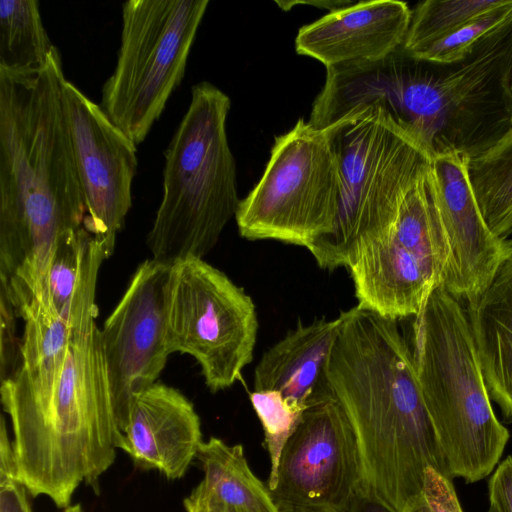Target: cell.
Wrapping results in <instances>:
<instances>
[{"instance_id":"1f68e13d","label":"cell","mask_w":512,"mask_h":512,"mask_svg":"<svg viewBox=\"0 0 512 512\" xmlns=\"http://www.w3.org/2000/svg\"><path fill=\"white\" fill-rule=\"evenodd\" d=\"M504 95L509 115V123L510 126H512V58L504 77Z\"/></svg>"},{"instance_id":"8992f818","label":"cell","mask_w":512,"mask_h":512,"mask_svg":"<svg viewBox=\"0 0 512 512\" xmlns=\"http://www.w3.org/2000/svg\"><path fill=\"white\" fill-rule=\"evenodd\" d=\"M325 130L338 161L340 192L331 230L308 248L321 269L350 264L394 222L430 153L381 108L368 106Z\"/></svg>"},{"instance_id":"5bb4252c","label":"cell","mask_w":512,"mask_h":512,"mask_svg":"<svg viewBox=\"0 0 512 512\" xmlns=\"http://www.w3.org/2000/svg\"><path fill=\"white\" fill-rule=\"evenodd\" d=\"M467 153L449 150L431 158L434 211L443 270L440 286L457 300L481 294L512 246L487 226L469 175Z\"/></svg>"},{"instance_id":"277c9868","label":"cell","mask_w":512,"mask_h":512,"mask_svg":"<svg viewBox=\"0 0 512 512\" xmlns=\"http://www.w3.org/2000/svg\"><path fill=\"white\" fill-rule=\"evenodd\" d=\"M412 355L448 477L486 478L510 434L494 413L466 309L441 286L414 317Z\"/></svg>"},{"instance_id":"44dd1931","label":"cell","mask_w":512,"mask_h":512,"mask_svg":"<svg viewBox=\"0 0 512 512\" xmlns=\"http://www.w3.org/2000/svg\"><path fill=\"white\" fill-rule=\"evenodd\" d=\"M55 48L43 25L37 0L0 1V69L39 70Z\"/></svg>"},{"instance_id":"7c38bea8","label":"cell","mask_w":512,"mask_h":512,"mask_svg":"<svg viewBox=\"0 0 512 512\" xmlns=\"http://www.w3.org/2000/svg\"><path fill=\"white\" fill-rule=\"evenodd\" d=\"M62 105L86 206L85 229L108 259L132 206L136 144L72 82H62Z\"/></svg>"},{"instance_id":"603a6c76","label":"cell","mask_w":512,"mask_h":512,"mask_svg":"<svg viewBox=\"0 0 512 512\" xmlns=\"http://www.w3.org/2000/svg\"><path fill=\"white\" fill-rule=\"evenodd\" d=\"M249 398L261 422L264 444L270 456L271 467L267 486L271 490L276 484L278 464L284 445L297 427L306 407L290 402L276 390H254Z\"/></svg>"},{"instance_id":"4dcf8cb0","label":"cell","mask_w":512,"mask_h":512,"mask_svg":"<svg viewBox=\"0 0 512 512\" xmlns=\"http://www.w3.org/2000/svg\"><path fill=\"white\" fill-rule=\"evenodd\" d=\"M276 3L280 4V5L288 4V6L285 8V10L292 8V6L296 5V4H310V5L317 6L318 8H320L319 6L321 5V8L330 9L331 12L354 4V2H352V1H309V2H300V1L279 2V1H276Z\"/></svg>"},{"instance_id":"6da1fadb","label":"cell","mask_w":512,"mask_h":512,"mask_svg":"<svg viewBox=\"0 0 512 512\" xmlns=\"http://www.w3.org/2000/svg\"><path fill=\"white\" fill-rule=\"evenodd\" d=\"M64 79L57 47L39 70L0 69V291L23 320L42 304L57 242L86 217Z\"/></svg>"},{"instance_id":"e575fe53","label":"cell","mask_w":512,"mask_h":512,"mask_svg":"<svg viewBox=\"0 0 512 512\" xmlns=\"http://www.w3.org/2000/svg\"><path fill=\"white\" fill-rule=\"evenodd\" d=\"M487 512H495L491 507H489Z\"/></svg>"},{"instance_id":"2e32d148","label":"cell","mask_w":512,"mask_h":512,"mask_svg":"<svg viewBox=\"0 0 512 512\" xmlns=\"http://www.w3.org/2000/svg\"><path fill=\"white\" fill-rule=\"evenodd\" d=\"M411 17L412 10L403 1H360L301 27L296 52L326 68L378 60L402 46Z\"/></svg>"},{"instance_id":"52a82bcc","label":"cell","mask_w":512,"mask_h":512,"mask_svg":"<svg viewBox=\"0 0 512 512\" xmlns=\"http://www.w3.org/2000/svg\"><path fill=\"white\" fill-rule=\"evenodd\" d=\"M209 0H128L116 66L100 106L136 145L181 83Z\"/></svg>"},{"instance_id":"cb8c5ba5","label":"cell","mask_w":512,"mask_h":512,"mask_svg":"<svg viewBox=\"0 0 512 512\" xmlns=\"http://www.w3.org/2000/svg\"><path fill=\"white\" fill-rule=\"evenodd\" d=\"M512 16V0L505 2L458 28L440 40L410 55L438 65H452L463 61L476 44L489 32L502 25Z\"/></svg>"},{"instance_id":"7402d4cb","label":"cell","mask_w":512,"mask_h":512,"mask_svg":"<svg viewBox=\"0 0 512 512\" xmlns=\"http://www.w3.org/2000/svg\"><path fill=\"white\" fill-rule=\"evenodd\" d=\"M505 0H426L412 10L411 22L402 44L414 53L458 28L501 6Z\"/></svg>"},{"instance_id":"d6986e66","label":"cell","mask_w":512,"mask_h":512,"mask_svg":"<svg viewBox=\"0 0 512 512\" xmlns=\"http://www.w3.org/2000/svg\"><path fill=\"white\" fill-rule=\"evenodd\" d=\"M197 459L204 473L199 485L215 502L250 512H279L268 486L250 469L241 444L210 437L202 442Z\"/></svg>"},{"instance_id":"d6a6232c","label":"cell","mask_w":512,"mask_h":512,"mask_svg":"<svg viewBox=\"0 0 512 512\" xmlns=\"http://www.w3.org/2000/svg\"><path fill=\"white\" fill-rule=\"evenodd\" d=\"M62 512H84V510L79 503H76L62 509Z\"/></svg>"},{"instance_id":"f1b7e54d","label":"cell","mask_w":512,"mask_h":512,"mask_svg":"<svg viewBox=\"0 0 512 512\" xmlns=\"http://www.w3.org/2000/svg\"><path fill=\"white\" fill-rule=\"evenodd\" d=\"M186 512H224L223 507L211 499L198 484L184 499Z\"/></svg>"},{"instance_id":"4316f807","label":"cell","mask_w":512,"mask_h":512,"mask_svg":"<svg viewBox=\"0 0 512 512\" xmlns=\"http://www.w3.org/2000/svg\"><path fill=\"white\" fill-rule=\"evenodd\" d=\"M488 488L490 507L495 512H512V456L496 466Z\"/></svg>"},{"instance_id":"4fadbf2b","label":"cell","mask_w":512,"mask_h":512,"mask_svg":"<svg viewBox=\"0 0 512 512\" xmlns=\"http://www.w3.org/2000/svg\"><path fill=\"white\" fill-rule=\"evenodd\" d=\"M171 270L172 266L154 259L142 262L100 330L121 431L132 398L156 383L171 354L167 344Z\"/></svg>"},{"instance_id":"ba28073f","label":"cell","mask_w":512,"mask_h":512,"mask_svg":"<svg viewBox=\"0 0 512 512\" xmlns=\"http://www.w3.org/2000/svg\"><path fill=\"white\" fill-rule=\"evenodd\" d=\"M340 192L336 155L325 130L300 118L275 138L257 185L235 215L248 240H277L309 248L334 223Z\"/></svg>"},{"instance_id":"30bf717a","label":"cell","mask_w":512,"mask_h":512,"mask_svg":"<svg viewBox=\"0 0 512 512\" xmlns=\"http://www.w3.org/2000/svg\"><path fill=\"white\" fill-rule=\"evenodd\" d=\"M430 166L408 190L392 225L347 266L357 305L396 321L415 317L441 283L443 257Z\"/></svg>"},{"instance_id":"ffe728a7","label":"cell","mask_w":512,"mask_h":512,"mask_svg":"<svg viewBox=\"0 0 512 512\" xmlns=\"http://www.w3.org/2000/svg\"><path fill=\"white\" fill-rule=\"evenodd\" d=\"M469 175L487 226L505 239L512 233V126L470 156Z\"/></svg>"},{"instance_id":"e0dca14e","label":"cell","mask_w":512,"mask_h":512,"mask_svg":"<svg viewBox=\"0 0 512 512\" xmlns=\"http://www.w3.org/2000/svg\"><path fill=\"white\" fill-rule=\"evenodd\" d=\"M341 318L299 322L262 355L254 370V390H276L305 408L317 394L329 391L326 368Z\"/></svg>"},{"instance_id":"7a4b0ae2","label":"cell","mask_w":512,"mask_h":512,"mask_svg":"<svg viewBox=\"0 0 512 512\" xmlns=\"http://www.w3.org/2000/svg\"><path fill=\"white\" fill-rule=\"evenodd\" d=\"M339 316L326 380L356 436L359 489L405 512L422 492L427 468L448 477L412 350L396 320L358 305Z\"/></svg>"},{"instance_id":"9c48e42d","label":"cell","mask_w":512,"mask_h":512,"mask_svg":"<svg viewBox=\"0 0 512 512\" xmlns=\"http://www.w3.org/2000/svg\"><path fill=\"white\" fill-rule=\"evenodd\" d=\"M167 325L170 353L192 356L211 392L231 387L253 359L258 332L255 304L203 259L172 266Z\"/></svg>"},{"instance_id":"8fae6325","label":"cell","mask_w":512,"mask_h":512,"mask_svg":"<svg viewBox=\"0 0 512 512\" xmlns=\"http://www.w3.org/2000/svg\"><path fill=\"white\" fill-rule=\"evenodd\" d=\"M360 483L352 426L330 390L319 393L284 445L271 497L279 512H346Z\"/></svg>"},{"instance_id":"83f0119b","label":"cell","mask_w":512,"mask_h":512,"mask_svg":"<svg viewBox=\"0 0 512 512\" xmlns=\"http://www.w3.org/2000/svg\"><path fill=\"white\" fill-rule=\"evenodd\" d=\"M28 495L17 473H0V512H32Z\"/></svg>"},{"instance_id":"484cf974","label":"cell","mask_w":512,"mask_h":512,"mask_svg":"<svg viewBox=\"0 0 512 512\" xmlns=\"http://www.w3.org/2000/svg\"><path fill=\"white\" fill-rule=\"evenodd\" d=\"M18 315L0 291V378L1 382L11 378L21 362V341L17 339L16 319Z\"/></svg>"},{"instance_id":"9a60e30c","label":"cell","mask_w":512,"mask_h":512,"mask_svg":"<svg viewBox=\"0 0 512 512\" xmlns=\"http://www.w3.org/2000/svg\"><path fill=\"white\" fill-rule=\"evenodd\" d=\"M122 450L142 470L181 479L203 442L201 421L192 402L179 390L154 383L136 394L123 428Z\"/></svg>"},{"instance_id":"3957f363","label":"cell","mask_w":512,"mask_h":512,"mask_svg":"<svg viewBox=\"0 0 512 512\" xmlns=\"http://www.w3.org/2000/svg\"><path fill=\"white\" fill-rule=\"evenodd\" d=\"M97 308L69 319L70 338L53 400L38 419L12 430L17 476L33 497L60 509L80 484L99 488L100 477L123 447L96 325Z\"/></svg>"},{"instance_id":"f546056e","label":"cell","mask_w":512,"mask_h":512,"mask_svg":"<svg viewBox=\"0 0 512 512\" xmlns=\"http://www.w3.org/2000/svg\"><path fill=\"white\" fill-rule=\"evenodd\" d=\"M346 512H395L379 499L358 489Z\"/></svg>"},{"instance_id":"ac0fdd59","label":"cell","mask_w":512,"mask_h":512,"mask_svg":"<svg viewBox=\"0 0 512 512\" xmlns=\"http://www.w3.org/2000/svg\"><path fill=\"white\" fill-rule=\"evenodd\" d=\"M466 313L489 396L512 422V251Z\"/></svg>"},{"instance_id":"836d02e7","label":"cell","mask_w":512,"mask_h":512,"mask_svg":"<svg viewBox=\"0 0 512 512\" xmlns=\"http://www.w3.org/2000/svg\"><path fill=\"white\" fill-rule=\"evenodd\" d=\"M222 507H223L224 512H250V511L240 510V509H235V508H227V507H224V506H222Z\"/></svg>"},{"instance_id":"d4e9b609","label":"cell","mask_w":512,"mask_h":512,"mask_svg":"<svg viewBox=\"0 0 512 512\" xmlns=\"http://www.w3.org/2000/svg\"><path fill=\"white\" fill-rule=\"evenodd\" d=\"M405 512H463L452 480L429 467L419 497Z\"/></svg>"},{"instance_id":"5b68a950","label":"cell","mask_w":512,"mask_h":512,"mask_svg":"<svg viewBox=\"0 0 512 512\" xmlns=\"http://www.w3.org/2000/svg\"><path fill=\"white\" fill-rule=\"evenodd\" d=\"M230 106L229 96L210 82L191 89L164 151L163 194L147 236L157 262L203 259L236 215V162L226 132Z\"/></svg>"}]
</instances>
